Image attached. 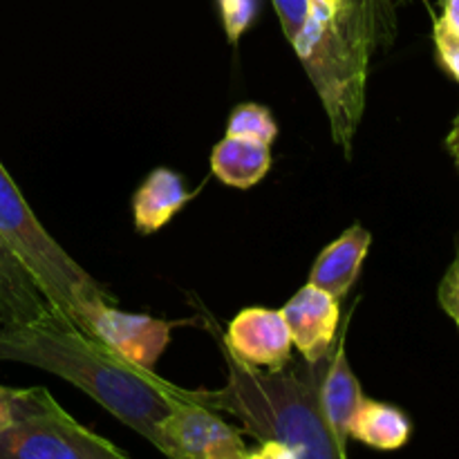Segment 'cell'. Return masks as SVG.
Masks as SVG:
<instances>
[{
	"mask_svg": "<svg viewBox=\"0 0 459 459\" xmlns=\"http://www.w3.org/2000/svg\"><path fill=\"white\" fill-rule=\"evenodd\" d=\"M272 169V146L260 139L224 134L211 151V173L233 188H251Z\"/></svg>",
	"mask_w": 459,
	"mask_h": 459,
	"instance_id": "cell-13",
	"label": "cell"
},
{
	"mask_svg": "<svg viewBox=\"0 0 459 459\" xmlns=\"http://www.w3.org/2000/svg\"><path fill=\"white\" fill-rule=\"evenodd\" d=\"M173 327L175 323L170 321L146 316V314L121 312L115 305H103L90 316L88 334L110 345L130 363L152 370L169 345Z\"/></svg>",
	"mask_w": 459,
	"mask_h": 459,
	"instance_id": "cell-8",
	"label": "cell"
},
{
	"mask_svg": "<svg viewBox=\"0 0 459 459\" xmlns=\"http://www.w3.org/2000/svg\"><path fill=\"white\" fill-rule=\"evenodd\" d=\"M49 402H54V397L45 388H7V385H0V430L9 429L22 417L40 411Z\"/></svg>",
	"mask_w": 459,
	"mask_h": 459,
	"instance_id": "cell-17",
	"label": "cell"
},
{
	"mask_svg": "<svg viewBox=\"0 0 459 459\" xmlns=\"http://www.w3.org/2000/svg\"><path fill=\"white\" fill-rule=\"evenodd\" d=\"M433 40H435V52H437V58L439 63H442V67L459 83V36L455 31L448 30L439 18H435Z\"/></svg>",
	"mask_w": 459,
	"mask_h": 459,
	"instance_id": "cell-19",
	"label": "cell"
},
{
	"mask_svg": "<svg viewBox=\"0 0 459 459\" xmlns=\"http://www.w3.org/2000/svg\"><path fill=\"white\" fill-rule=\"evenodd\" d=\"M0 316L25 323L52 321V318L65 321L45 300L30 273L13 258L12 251L3 245V240H0Z\"/></svg>",
	"mask_w": 459,
	"mask_h": 459,
	"instance_id": "cell-14",
	"label": "cell"
},
{
	"mask_svg": "<svg viewBox=\"0 0 459 459\" xmlns=\"http://www.w3.org/2000/svg\"><path fill=\"white\" fill-rule=\"evenodd\" d=\"M437 299L444 312L455 321L459 330V254L451 263V267L446 269V273H444L442 282H439Z\"/></svg>",
	"mask_w": 459,
	"mask_h": 459,
	"instance_id": "cell-20",
	"label": "cell"
},
{
	"mask_svg": "<svg viewBox=\"0 0 459 459\" xmlns=\"http://www.w3.org/2000/svg\"><path fill=\"white\" fill-rule=\"evenodd\" d=\"M218 9L227 40L236 45L254 25L260 12V0H218Z\"/></svg>",
	"mask_w": 459,
	"mask_h": 459,
	"instance_id": "cell-18",
	"label": "cell"
},
{
	"mask_svg": "<svg viewBox=\"0 0 459 459\" xmlns=\"http://www.w3.org/2000/svg\"><path fill=\"white\" fill-rule=\"evenodd\" d=\"M227 134L260 139L272 146L273 139L278 137V124L269 108L258 106V103H240L229 115Z\"/></svg>",
	"mask_w": 459,
	"mask_h": 459,
	"instance_id": "cell-16",
	"label": "cell"
},
{
	"mask_svg": "<svg viewBox=\"0 0 459 459\" xmlns=\"http://www.w3.org/2000/svg\"><path fill=\"white\" fill-rule=\"evenodd\" d=\"M242 459H296L294 451L290 446H285L282 442L276 439H263L258 448L254 451H247V455Z\"/></svg>",
	"mask_w": 459,
	"mask_h": 459,
	"instance_id": "cell-21",
	"label": "cell"
},
{
	"mask_svg": "<svg viewBox=\"0 0 459 459\" xmlns=\"http://www.w3.org/2000/svg\"><path fill=\"white\" fill-rule=\"evenodd\" d=\"M363 390L359 384L357 375L350 368L348 357H345V330L341 332L336 350L327 361L325 375L321 381V406L325 412L327 424L336 433V437L348 446L350 426H352L354 415L363 402Z\"/></svg>",
	"mask_w": 459,
	"mask_h": 459,
	"instance_id": "cell-12",
	"label": "cell"
},
{
	"mask_svg": "<svg viewBox=\"0 0 459 459\" xmlns=\"http://www.w3.org/2000/svg\"><path fill=\"white\" fill-rule=\"evenodd\" d=\"M457 254H459V251H457Z\"/></svg>",
	"mask_w": 459,
	"mask_h": 459,
	"instance_id": "cell-24",
	"label": "cell"
},
{
	"mask_svg": "<svg viewBox=\"0 0 459 459\" xmlns=\"http://www.w3.org/2000/svg\"><path fill=\"white\" fill-rule=\"evenodd\" d=\"M0 361L61 377L155 448H160L161 420L188 397L186 388L130 363L97 336L61 318L25 323L0 316Z\"/></svg>",
	"mask_w": 459,
	"mask_h": 459,
	"instance_id": "cell-2",
	"label": "cell"
},
{
	"mask_svg": "<svg viewBox=\"0 0 459 459\" xmlns=\"http://www.w3.org/2000/svg\"><path fill=\"white\" fill-rule=\"evenodd\" d=\"M370 231L363 229L361 224H352L318 254L307 282L327 291L336 300L345 299L357 282L359 273H361L363 260L370 251Z\"/></svg>",
	"mask_w": 459,
	"mask_h": 459,
	"instance_id": "cell-10",
	"label": "cell"
},
{
	"mask_svg": "<svg viewBox=\"0 0 459 459\" xmlns=\"http://www.w3.org/2000/svg\"><path fill=\"white\" fill-rule=\"evenodd\" d=\"M224 345L231 357L255 370H282L291 363V334L278 309H242L229 323Z\"/></svg>",
	"mask_w": 459,
	"mask_h": 459,
	"instance_id": "cell-7",
	"label": "cell"
},
{
	"mask_svg": "<svg viewBox=\"0 0 459 459\" xmlns=\"http://www.w3.org/2000/svg\"><path fill=\"white\" fill-rule=\"evenodd\" d=\"M224 354L227 384L220 390H191L197 403L236 417L258 442H282L296 459H348L345 444L327 424L321 406V381L332 354L318 363H290L272 372Z\"/></svg>",
	"mask_w": 459,
	"mask_h": 459,
	"instance_id": "cell-3",
	"label": "cell"
},
{
	"mask_svg": "<svg viewBox=\"0 0 459 459\" xmlns=\"http://www.w3.org/2000/svg\"><path fill=\"white\" fill-rule=\"evenodd\" d=\"M193 197H195V193H191L184 186V179L179 173L164 169V166L151 170V175L143 179V184L134 191L133 197L134 229L139 233H143V236L157 233Z\"/></svg>",
	"mask_w": 459,
	"mask_h": 459,
	"instance_id": "cell-11",
	"label": "cell"
},
{
	"mask_svg": "<svg viewBox=\"0 0 459 459\" xmlns=\"http://www.w3.org/2000/svg\"><path fill=\"white\" fill-rule=\"evenodd\" d=\"M281 312L303 361L318 363L330 357L341 323V305L334 296L307 282Z\"/></svg>",
	"mask_w": 459,
	"mask_h": 459,
	"instance_id": "cell-9",
	"label": "cell"
},
{
	"mask_svg": "<svg viewBox=\"0 0 459 459\" xmlns=\"http://www.w3.org/2000/svg\"><path fill=\"white\" fill-rule=\"evenodd\" d=\"M0 459H133L126 451L81 426L49 402L40 411L0 430Z\"/></svg>",
	"mask_w": 459,
	"mask_h": 459,
	"instance_id": "cell-5",
	"label": "cell"
},
{
	"mask_svg": "<svg viewBox=\"0 0 459 459\" xmlns=\"http://www.w3.org/2000/svg\"><path fill=\"white\" fill-rule=\"evenodd\" d=\"M242 435L245 430L197 403L188 390L161 420L157 451L166 459H242L249 451Z\"/></svg>",
	"mask_w": 459,
	"mask_h": 459,
	"instance_id": "cell-6",
	"label": "cell"
},
{
	"mask_svg": "<svg viewBox=\"0 0 459 459\" xmlns=\"http://www.w3.org/2000/svg\"><path fill=\"white\" fill-rule=\"evenodd\" d=\"M399 0H272L282 31L314 85L332 142L352 157L366 110L370 61L394 34Z\"/></svg>",
	"mask_w": 459,
	"mask_h": 459,
	"instance_id": "cell-1",
	"label": "cell"
},
{
	"mask_svg": "<svg viewBox=\"0 0 459 459\" xmlns=\"http://www.w3.org/2000/svg\"><path fill=\"white\" fill-rule=\"evenodd\" d=\"M439 21L459 36V0H442V16H439Z\"/></svg>",
	"mask_w": 459,
	"mask_h": 459,
	"instance_id": "cell-22",
	"label": "cell"
},
{
	"mask_svg": "<svg viewBox=\"0 0 459 459\" xmlns=\"http://www.w3.org/2000/svg\"><path fill=\"white\" fill-rule=\"evenodd\" d=\"M446 148H448V152H451L453 161H455V166H457V170H459V117L455 119V124H453L451 133H448Z\"/></svg>",
	"mask_w": 459,
	"mask_h": 459,
	"instance_id": "cell-23",
	"label": "cell"
},
{
	"mask_svg": "<svg viewBox=\"0 0 459 459\" xmlns=\"http://www.w3.org/2000/svg\"><path fill=\"white\" fill-rule=\"evenodd\" d=\"M0 240L65 321L88 334L90 316L115 296L94 281L40 224L0 161Z\"/></svg>",
	"mask_w": 459,
	"mask_h": 459,
	"instance_id": "cell-4",
	"label": "cell"
},
{
	"mask_svg": "<svg viewBox=\"0 0 459 459\" xmlns=\"http://www.w3.org/2000/svg\"><path fill=\"white\" fill-rule=\"evenodd\" d=\"M411 437L412 421L402 408L368 397L361 402L350 426V439L381 453L399 451L411 442Z\"/></svg>",
	"mask_w": 459,
	"mask_h": 459,
	"instance_id": "cell-15",
	"label": "cell"
}]
</instances>
